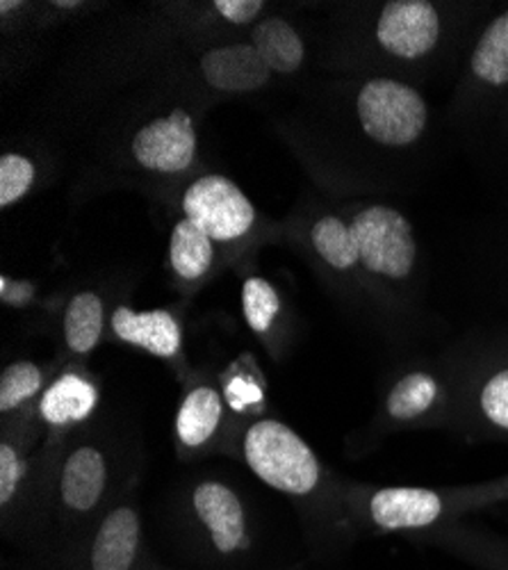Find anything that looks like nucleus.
<instances>
[{"label": "nucleus", "instance_id": "23", "mask_svg": "<svg viewBox=\"0 0 508 570\" xmlns=\"http://www.w3.org/2000/svg\"><path fill=\"white\" fill-rule=\"evenodd\" d=\"M242 313L253 334L267 336L281 313V297L269 281L249 276L242 285Z\"/></svg>", "mask_w": 508, "mask_h": 570}, {"label": "nucleus", "instance_id": "22", "mask_svg": "<svg viewBox=\"0 0 508 570\" xmlns=\"http://www.w3.org/2000/svg\"><path fill=\"white\" fill-rule=\"evenodd\" d=\"M223 400L240 415H258L265 404V382L253 358H240L223 374Z\"/></svg>", "mask_w": 508, "mask_h": 570}, {"label": "nucleus", "instance_id": "3", "mask_svg": "<svg viewBox=\"0 0 508 570\" xmlns=\"http://www.w3.org/2000/svg\"><path fill=\"white\" fill-rule=\"evenodd\" d=\"M347 219L356 235L367 285L386 295L410 288L420 265V247L410 219L386 204L356 206Z\"/></svg>", "mask_w": 508, "mask_h": 570}, {"label": "nucleus", "instance_id": "19", "mask_svg": "<svg viewBox=\"0 0 508 570\" xmlns=\"http://www.w3.org/2000/svg\"><path fill=\"white\" fill-rule=\"evenodd\" d=\"M251 46L273 73H295L306 60L303 39L281 17H269L253 26Z\"/></svg>", "mask_w": 508, "mask_h": 570}, {"label": "nucleus", "instance_id": "26", "mask_svg": "<svg viewBox=\"0 0 508 570\" xmlns=\"http://www.w3.org/2000/svg\"><path fill=\"white\" fill-rule=\"evenodd\" d=\"M23 474H26V461L19 454V450L10 443L0 445V504L8 507L14 500Z\"/></svg>", "mask_w": 508, "mask_h": 570}, {"label": "nucleus", "instance_id": "28", "mask_svg": "<svg viewBox=\"0 0 508 570\" xmlns=\"http://www.w3.org/2000/svg\"><path fill=\"white\" fill-rule=\"evenodd\" d=\"M0 299H3V304H8V306L10 304L21 306L32 299V285L23 283V281L12 283L8 276H3L0 278Z\"/></svg>", "mask_w": 508, "mask_h": 570}, {"label": "nucleus", "instance_id": "6", "mask_svg": "<svg viewBox=\"0 0 508 570\" xmlns=\"http://www.w3.org/2000/svg\"><path fill=\"white\" fill-rule=\"evenodd\" d=\"M182 213L215 243H240L256 226V208L242 189L226 176L197 178L182 195Z\"/></svg>", "mask_w": 508, "mask_h": 570}, {"label": "nucleus", "instance_id": "15", "mask_svg": "<svg viewBox=\"0 0 508 570\" xmlns=\"http://www.w3.org/2000/svg\"><path fill=\"white\" fill-rule=\"evenodd\" d=\"M108 484V461L94 445L76 448L62 463L60 495L67 509L87 513L99 504Z\"/></svg>", "mask_w": 508, "mask_h": 570}, {"label": "nucleus", "instance_id": "24", "mask_svg": "<svg viewBox=\"0 0 508 570\" xmlns=\"http://www.w3.org/2000/svg\"><path fill=\"white\" fill-rule=\"evenodd\" d=\"M41 370L30 361H17L0 376V411L10 413L41 391Z\"/></svg>", "mask_w": 508, "mask_h": 570}, {"label": "nucleus", "instance_id": "13", "mask_svg": "<svg viewBox=\"0 0 508 570\" xmlns=\"http://www.w3.org/2000/svg\"><path fill=\"white\" fill-rule=\"evenodd\" d=\"M142 543V522L132 507L112 509L91 543V570H130Z\"/></svg>", "mask_w": 508, "mask_h": 570}, {"label": "nucleus", "instance_id": "25", "mask_svg": "<svg viewBox=\"0 0 508 570\" xmlns=\"http://www.w3.org/2000/svg\"><path fill=\"white\" fill-rule=\"evenodd\" d=\"M34 163L21 154H3L0 158V208H10L23 199L34 183Z\"/></svg>", "mask_w": 508, "mask_h": 570}, {"label": "nucleus", "instance_id": "14", "mask_svg": "<svg viewBox=\"0 0 508 570\" xmlns=\"http://www.w3.org/2000/svg\"><path fill=\"white\" fill-rule=\"evenodd\" d=\"M464 413L484 430L508 436V350L484 365L472 384L464 389Z\"/></svg>", "mask_w": 508, "mask_h": 570}, {"label": "nucleus", "instance_id": "1", "mask_svg": "<svg viewBox=\"0 0 508 570\" xmlns=\"http://www.w3.org/2000/svg\"><path fill=\"white\" fill-rule=\"evenodd\" d=\"M451 8L431 3V0H390V3H381L367 28L369 46L386 67H427L438 60L451 39L456 26Z\"/></svg>", "mask_w": 508, "mask_h": 570}, {"label": "nucleus", "instance_id": "4", "mask_svg": "<svg viewBox=\"0 0 508 570\" xmlns=\"http://www.w3.org/2000/svg\"><path fill=\"white\" fill-rule=\"evenodd\" d=\"M353 115L369 141L386 154L412 151L431 121L427 99L406 80L365 78L353 94Z\"/></svg>", "mask_w": 508, "mask_h": 570}, {"label": "nucleus", "instance_id": "17", "mask_svg": "<svg viewBox=\"0 0 508 570\" xmlns=\"http://www.w3.org/2000/svg\"><path fill=\"white\" fill-rule=\"evenodd\" d=\"M99 404V391L80 372H64L43 393L39 413L53 426L84 422Z\"/></svg>", "mask_w": 508, "mask_h": 570}, {"label": "nucleus", "instance_id": "5", "mask_svg": "<svg viewBox=\"0 0 508 570\" xmlns=\"http://www.w3.org/2000/svg\"><path fill=\"white\" fill-rule=\"evenodd\" d=\"M242 452L258 478L281 493L310 495L321 482V465L310 445L279 420L253 422Z\"/></svg>", "mask_w": 508, "mask_h": 570}, {"label": "nucleus", "instance_id": "8", "mask_svg": "<svg viewBox=\"0 0 508 570\" xmlns=\"http://www.w3.org/2000/svg\"><path fill=\"white\" fill-rule=\"evenodd\" d=\"M454 393L431 367H410L401 372L384 395L381 422L388 430L438 422L449 413Z\"/></svg>", "mask_w": 508, "mask_h": 570}, {"label": "nucleus", "instance_id": "20", "mask_svg": "<svg viewBox=\"0 0 508 570\" xmlns=\"http://www.w3.org/2000/svg\"><path fill=\"white\" fill-rule=\"evenodd\" d=\"M221 395L210 386L192 389L176 413V436L182 448L199 450L219 430L221 422Z\"/></svg>", "mask_w": 508, "mask_h": 570}, {"label": "nucleus", "instance_id": "16", "mask_svg": "<svg viewBox=\"0 0 508 570\" xmlns=\"http://www.w3.org/2000/svg\"><path fill=\"white\" fill-rule=\"evenodd\" d=\"M310 245L317 258L331 272L347 278H360L367 285V278L360 269L358 243L349 219L340 215L317 217L310 226Z\"/></svg>", "mask_w": 508, "mask_h": 570}, {"label": "nucleus", "instance_id": "21", "mask_svg": "<svg viewBox=\"0 0 508 570\" xmlns=\"http://www.w3.org/2000/svg\"><path fill=\"white\" fill-rule=\"evenodd\" d=\"M103 299L97 293H78L64 311V341L73 354L94 352L103 336Z\"/></svg>", "mask_w": 508, "mask_h": 570}, {"label": "nucleus", "instance_id": "10", "mask_svg": "<svg viewBox=\"0 0 508 570\" xmlns=\"http://www.w3.org/2000/svg\"><path fill=\"white\" fill-rule=\"evenodd\" d=\"M192 507L221 554L240 552L249 546L247 513L233 489L221 482H201L192 493Z\"/></svg>", "mask_w": 508, "mask_h": 570}, {"label": "nucleus", "instance_id": "27", "mask_svg": "<svg viewBox=\"0 0 508 570\" xmlns=\"http://www.w3.org/2000/svg\"><path fill=\"white\" fill-rule=\"evenodd\" d=\"M219 17H223L228 23L247 26L258 19L265 3L262 0H217L212 6Z\"/></svg>", "mask_w": 508, "mask_h": 570}, {"label": "nucleus", "instance_id": "9", "mask_svg": "<svg viewBox=\"0 0 508 570\" xmlns=\"http://www.w3.org/2000/svg\"><path fill=\"white\" fill-rule=\"evenodd\" d=\"M464 89L466 106L486 104L508 91V8L490 19L477 37Z\"/></svg>", "mask_w": 508, "mask_h": 570}, {"label": "nucleus", "instance_id": "2", "mask_svg": "<svg viewBox=\"0 0 508 570\" xmlns=\"http://www.w3.org/2000/svg\"><path fill=\"white\" fill-rule=\"evenodd\" d=\"M504 500H508V478L454 491L420 487L372 489L362 498L358 495V509L369 525L379 532H425L460 511Z\"/></svg>", "mask_w": 508, "mask_h": 570}, {"label": "nucleus", "instance_id": "7", "mask_svg": "<svg viewBox=\"0 0 508 570\" xmlns=\"http://www.w3.org/2000/svg\"><path fill=\"white\" fill-rule=\"evenodd\" d=\"M130 154L137 165L149 171H188L199 154V137L190 112L176 108L142 126L130 141Z\"/></svg>", "mask_w": 508, "mask_h": 570}, {"label": "nucleus", "instance_id": "11", "mask_svg": "<svg viewBox=\"0 0 508 570\" xmlns=\"http://www.w3.org/2000/svg\"><path fill=\"white\" fill-rule=\"evenodd\" d=\"M206 82L223 94H249L269 82V67L251 43H228L201 58Z\"/></svg>", "mask_w": 508, "mask_h": 570}, {"label": "nucleus", "instance_id": "12", "mask_svg": "<svg viewBox=\"0 0 508 570\" xmlns=\"http://www.w3.org/2000/svg\"><path fill=\"white\" fill-rule=\"evenodd\" d=\"M112 331L121 343L160 358H173L182 350L180 322L169 311H132L119 306L112 313Z\"/></svg>", "mask_w": 508, "mask_h": 570}, {"label": "nucleus", "instance_id": "18", "mask_svg": "<svg viewBox=\"0 0 508 570\" xmlns=\"http://www.w3.org/2000/svg\"><path fill=\"white\" fill-rule=\"evenodd\" d=\"M169 263L180 281H203L215 267V240L195 222L182 217L171 230Z\"/></svg>", "mask_w": 508, "mask_h": 570}]
</instances>
